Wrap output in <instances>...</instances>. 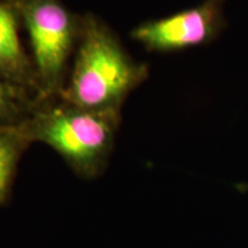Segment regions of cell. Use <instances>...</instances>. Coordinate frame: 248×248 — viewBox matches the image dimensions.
Listing matches in <instances>:
<instances>
[{"label": "cell", "instance_id": "6da1fadb", "mask_svg": "<svg viewBox=\"0 0 248 248\" xmlns=\"http://www.w3.org/2000/svg\"><path fill=\"white\" fill-rule=\"evenodd\" d=\"M148 75L147 64L135 60L106 23L86 14L66 84L58 98L85 109L121 110L130 93Z\"/></svg>", "mask_w": 248, "mask_h": 248}, {"label": "cell", "instance_id": "7a4b0ae2", "mask_svg": "<svg viewBox=\"0 0 248 248\" xmlns=\"http://www.w3.org/2000/svg\"><path fill=\"white\" fill-rule=\"evenodd\" d=\"M121 110H91L60 100L37 102L20 124L28 139L42 142L62 157L83 179L105 171L113 153Z\"/></svg>", "mask_w": 248, "mask_h": 248}, {"label": "cell", "instance_id": "3957f363", "mask_svg": "<svg viewBox=\"0 0 248 248\" xmlns=\"http://www.w3.org/2000/svg\"><path fill=\"white\" fill-rule=\"evenodd\" d=\"M29 40L30 58L39 85L38 101L59 97L69 74L83 15L61 0H7Z\"/></svg>", "mask_w": 248, "mask_h": 248}, {"label": "cell", "instance_id": "277c9868", "mask_svg": "<svg viewBox=\"0 0 248 248\" xmlns=\"http://www.w3.org/2000/svg\"><path fill=\"white\" fill-rule=\"evenodd\" d=\"M224 1L203 0L192 8L147 21L131 31V38L147 51L157 53L208 44L225 26Z\"/></svg>", "mask_w": 248, "mask_h": 248}, {"label": "cell", "instance_id": "5b68a950", "mask_svg": "<svg viewBox=\"0 0 248 248\" xmlns=\"http://www.w3.org/2000/svg\"><path fill=\"white\" fill-rule=\"evenodd\" d=\"M21 23L7 0H0V79L32 93L38 101L39 85L30 54L20 38Z\"/></svg>", "mask_w": 248, "mask_h": 248}, {"label": "cell", "instance_id": "8992f818", "mask_svg": "<svg viewBox=\"0 0 248 248\" xmlns=\"http://www.w3.org/2000/svg\"><path fill=\"white\" fill-rule=\"evenodd\" d=\"M20 124H0V207L8 201L21 157L32 144Z\"/></svg>", "mask_w": 248, "mask_h": 248}, {"label": "cell", "instance_id": "52a82bcc", "mask_svg": "<svg viewBox=\"0 0 248 248\" xmlns=\"http://www.w3.org/2000/svg\"><path fill=\"white\" fill-rule=\"evenodd\" d=\"M37 105L32 93L0 79V124L22 123Z\"/></svg>", "mask_w": 248, "mask_h": 248}]
</instances>
